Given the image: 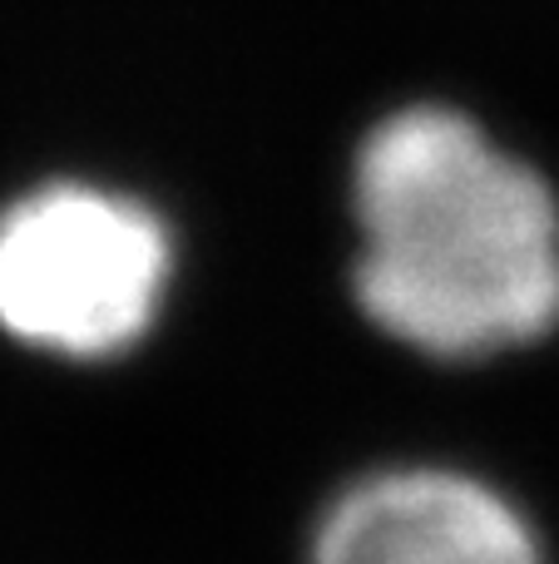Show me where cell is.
<instances>
[{
    "label": "cell",
    "instance_id": "3",
    "mask_svg": "<svg viewBox=\"0 0 559 564\" xmlns=\"http://www.w3.org/2000/svg\"><path fill=\"white\" fill-rule=\"evenodd\" d=\"M313 564H545V540L491 480L451 466H396L327 506Z\"/></svg>",
    "mask_w": 559,
    "mask_h": 564
},
{
    "label": "cell",
    "instance_id": "2",
    "mask_svg": "<svg viewBox=\"0 0 559 564\" xmlns=\"http://www.w3.org/2000/svg\"><path fill=\"white\" fill-rule=\"evenodd\" d=\"M174 268L164 218L79 178L0 208V332L50 357L105 361L149 332Z\"/></svg>",
    "mask_w": 559,
    "mask_h": 564
},
{
    "label": "cell",
    "instance_id": "1",
    "mask_svg": "<svg viewBox=\"0 0 559 564\" xmlns=\"http://www.w3.org/2000/svg\"><path fill=\"white\" fill-rule=\"evenodd\" d=\"M352 292L436 361L525 351L559 327V194L456 105H406L352 154Z\"/></svg>",
    "mask_w": 559,
    "mask_h": 564
}]
</instances>
